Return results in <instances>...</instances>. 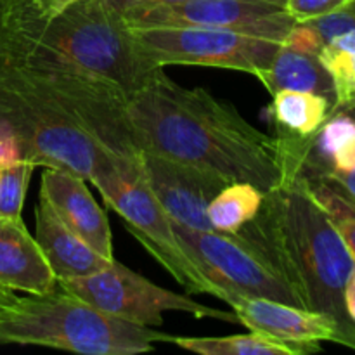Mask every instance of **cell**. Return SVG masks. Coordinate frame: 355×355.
Returning <instances> with one entry per match:
<instances>
[{
  "label": "cell",
  "instance_id": "obj_29",
  "mask_svg": "<svg viewBox=\"0 0 355 355\" xmlns=\"http://www.w3.org/2000/svg\"><path fill=\"white\" fill-rule=\"evenodd\" d=\"M345 309L349 318L355 322V267L345 286Z\"/></svg>",
  "mask_w": 355,
  "mask_h": 355
},
{
  "label": "cell",
  "instance_id": "obj_25",
  "mask_svg": "<svg viewBox=\"0 0 355 355\" xmlns=\"http://www.w3.org/2000/svg\"><path fill=\"white\" fill-rule=\"evenodd\" d=\"M23 159V151L16 134L6 120L0 118V168Z\"/></svg>",
  "mask_w": 355,
  "mask_h": 355
},
{
  "label": "cell",
  "instance_id": "obj_18",
  "mask_svg": "<svg viewBox=\"0 0 355 355\" xmlns=\"http://www.w3.org/2000/svg\"><path fill=\"white\" fill-rule=\"evenodd\" d=\"M172 343L201 355H309L321 352L319 343L284 342L259 331L231 336H173Z\"/></svg>",
  "mask_w": 355,
  "mask_h": 355
},
{
  "label": "cell",
  "instance_id": "obj_12",
  "mask_svg": "<svg viewBox=\"0 0 355 355\" xmlns=\"http://www.w3.org/2000/svg\"><path fill=\"white\" fill-rule=\"evenodd\" d=\"M139 162L149 187L175 224L196 231H214L207 208L231 184L227 179L149 151L139 153Z\"/></svg>",
  "mask_w": 355,
  "mask_h": 355
},
{
  "label": "cell",
  "instance_id": "obj_9",
  "mask_svg": "<svg viewBox=\"0 0 355 355\" xmlns=\"http://www.w3.org/2000/svg\"><path fill=\"white\" fill-rule=\"evenodd\" d=\"M58 286L104 314L148 328H162L165 312L238 322L234 312L208 307L186 295L165 290L116 260L99 272L59 279Z\"/></svg>",
  "mask_w": 355,
  "mask_h": 355
},
{
  "label": "cell",
  "instance_id": "obj_11",
  "mask_svg": "<svg viewBox=\"0 0 355 355\" xmlns=\"http://www.w3.org/2000/svg\"><path fill=\"white\" fill-rule=\"evenodd\" d=\"M286 0H182L125 16L132 26L224 28L283 44L297 21Z\"/></svg>",
  "mask_w": 355,
  "mask_h": 355
},
{
  "label": "cell",
  "instance_id": "obj_17",
  "mask_svg": "<svg viewBox=\"0 0 355 355\" xmlns=\"http://www.w3.org/2000/svg\"><path fill=\"white\" fill-rule=\"evenodd\" d=\"M259 80L270 94L284 89L302 90V92L321 94L331 101L333 106L336 104L333 80L318 55L290 47L286 44H281L269 68Z\"/></svg>",
  "mask_w": 355,
  "mask_h": 355
},
{
  "label": "cell",
  "instance_id": "obj_2",
  "mask_svg": "<svg viewBox=\"0 0 355 355\" xmlns=\"http://www.w3.org/2000/svg\"><path fill=\"white\" fill-rule=\"evenodd\" d=\"M293 290L300 305L331 319L355 350L345 286L355 267L342 234L304 179L266 193L257 217L238 232Z\"/></svg>",
  "mask_w": 355,
  "mask_h": 355
},
{
  "label": "cell",
  "instance_id": "obj_20",
  "mask_svg": "<svg viewBox=\"0 0 355 355\" xmlns=\"http://www.w3.org/2000/svg\"><path fill=\"white\" fill-rule=\"evenodd\" d=\"M266 193L250 182H231L210 201L207 217L214 231L236 236L257 217Z\"/></svg>",
  "mask_w": 355,
  "mask_h": 355
},
{
  "label": "cell",
  "instance_id": "obj_4",
  "mask_svg": "<svg viewBox=\"0 0 355 355\" xmlns=\"http://www.w3.org/2000/svg\"><path fill=\"white\" fill-rule=\"evenodd\" d=\"M173 336L97 311L55 288L17 298L0 312V343L37 345L83 355H135L155 350Z\"/></svg>",
  "mask_w": 355,
  "mask_h": 355
},
{
  "label": "cell",
  "instance_id": "obj_6",
  "mask_svg": "<svg viewBox=\"0 0 355 355\" xmlns=\"http://www.w3.org/2000/svg\"><path fill=\"white\" fill-rule=\"evenodd\" d=\"M0 118L9 123L23 158L35 166L68 170L90 180L114 158L23 69L0 58Z\"/></svg>",
  "mask_w": 355,
  "mask_h": 355
},
{
  "label": "cell",
  "instance_id": "obj_22",
  "mask_svg": "<svg viewBox=\"0 0 355 355\" xmlns=\"http://www.w3.org/2000/svg\"><path fill=\"white\" fill-rule=\"evenodd\" d=\"M309 191L329 215L355 260V205L319 180H307Z\"/></svg>",
  "mask_w": 355,
  "mask_h": 355
},
{
  "label": "cell",
  "instance_id": "obj_7",
  "mask_svg": "<svg viewBox=\"0 0 355 355\" xmlns=\"http://www.w3.org/2000/svg\"><path fill=\"white\" fill-rule=\"evenodd\" d=\"M90 182L104 203L120 215L128 232L186 291L224 298L220 288L205 276L182 246L172 217L149 187L139 159L114 158Z\"/></svg>",
  "mask_w": 355,
  "mask_h": 355
},
{
  "label": "cell",
  "instance_id": "obj_21",
  "mask_svg": "<svg viewBox=\"0 0 355 355\" xmlns=\"http://www.w3.org/2000/svg\"><path fill=\"white\" fill-rule=\"evenodd\" d=\"M335 87V110L347 107L355 99V31L336 35L318 52Z\"/></svg>",
  "mask_w": 355,
  "mask_h": 355
},
{
  "label": "cell",
  "instance_id": "obj_13",
  "mask_svg": "<svg viewBox=\"0 0 355 355\" xmlns=\"http://www.w3.org/2000/svg\"><path fill=\"white\" fill-rule=\"evenodd\" d=\"M224 302L231 305L238 322L246 326L250 331L266 333L284 342H333L342 345V336L335 322L319 312L267 298L246 297L232 291H229Z\"/></svg>",
  "mask_w": 355,
  "mask_h": 355
},
{
  "label": "cell",
  "instance_id": "obj_14",
  "mask_svg": "<svg viewBox=\"0 0 355 355\" xmlns=\"http://www.w3.org/2000/svg\"><path fill=\"white\" fill-rule=\"evenodd\" d=\"M40 196L49 201L66 227L104 259L114 260L110 220L87 189L82 177L68 170L45 168L40 179Z\"/></svg>",
  "mask_w": 355,
  "mask_h": 355
},
{
  "label": "cell",
  "instance_id": "obj_30",
  "mask_svg": "<svg viewBox=\"0 0 355 355\" xmlns=\"http://www.w3.org/2000/svg\"><path fill=\"white\" fill-rule=\"evenodd\" d=\"M17 298H19V297H17V295L14 293L12 290L0 286V312L6 311V309H9L10 305L16 304Z\"/></svg>",
  "mask_w": 355,
  "mask_h": 355
},
{
  "label": "cell",
  "instance_id": "obj_26",
  "mask_svg": "<svg viewBox=\"0 0 355 355\" xmlns=\"http://www.w3.org/2000/svg\"><path fill=\"white\" fill-rule=\"evenodd\" d=\"M82 0H28V6L33 10L35 16L40 17L42 21H51L52 17L59 16L62 10Z\"/></svg>",
  "mask_w": 355,
  "mask_h": 355
},
{
  "label": "cell",
  "instance_id": "obj_27",
  "mask_svg": "<svg viewBox=\"0 0 355 355\" xmlns=\"http://www.w3.org/2000/svg\"><path fill=\"white\" fill-rule=\"evenodd\" d=\"M319 182L329 186L336 193L342 194L345 200H349L350 203L355 205V170L349 173H342V175H333L326 180H319Z\"/></svg>",
  "mask_w": 355,
  "mask_h": 355
},
{
  "label": "cell",
  "instance_id": "obj_19",
  "mask_svg": "<svg viewBox=\"0 0 355 355\" xmlns=\"http://www.w3.org/2000/svg\"><path fill=\"white\" fill-rule=\"evenodd\" d=\"M335 106L328 97L302 90H277L272 94L270 118L276 137L309 139L328 120Z\"/></svg>",
  "mask_w": 355,
  "mask_h": 355
},
{
  "label": "cell",
  "instance_id": "obj_5",
  "mask_svg": "<svg viewBox=\"0 0 355 355\" xmlns=\"http://www.w3.org/2000/svg\"><path fill=\"white\" fill-rule=\"evenodd\" d=\"M0 58L23 69L99 148L120 158L139 159L123 90L42 45L7 35H0Z\"/></svg>",
  "mask_w": 355,
  "mask_h": 355
},
{
  "label": "cell",
  "instance_id": "obj_31",
  "mask_svg": "<svg viewBox=\"0 0 355 355\" xmlns=\"http://www.w3.org/2000/svg\"><path fill=\"white\" fill-rule=\"evenodd\" d=\"M340 110H342V107H340ZM345 110H350V111H352V113L355 114V99H354V103L350 104V106H347V107H345Z\"/></svg>",
  "mask_w": 355,
  "mask_h": 355
},
{
  "label": "cell",
  "instance_id": "obj_15",
  "mask_svg": "<svg viewBox=\"0 0 355 355\" xmlns=\"http://www.w3.org/2000/svg\"><path fill=\"white\" fill-rule=\"evenodd\" d=\"M0 286L28 295L58 288V277L23 218L0 217Z\"/></svg>",
  "mask_w": 355,
  "mask_h": 355
},
{
  "label": "cell",
  "instance_id": "obj_24",
  "mask_svg": "<svg viewBox=\"0 0 355 355\" xmlns=\"http://www.w3.org/2000/svg\"><path fill=\"white\" fill-rule=\"evenodd\" d=\"M349 0H286V12L293 17L297 23L314 19V17L328 14L338 9Z\"/></svg>",
  "mask_w": 355,
  "mask_h": 355
},
{
  "label": "cell",
  "instance_id": "obj_28",
  "mask_svg": "<svg viewBox=\"0 0 355 355\" xmlns=\"http://www.w3.org/2000/svg\"><path fill=\"white\" fill-rule=\"evenodd\" d=\"M125 16H134V14L142 12V10L153 9L158 6H168V3L182 2V0H111Z\"/></svg>",
  "mask_w": 355,
  "mask_h": 355
},
{
  "label": "cell",
  "instance_id": "obj_33",
  "mask_svg": "<svg viewBox=\"0 0 355 355\" xmlns=\"http://www.w3.org/2000/svg\"><path fill=\"white\" fill-rule=\"evenodd\" d=\"M0 175H2V168H0Z\"/></svg>",
  "mask_w": 355,
  "mask_h": 355
},
{
  "label": "cell",
  "instance_id": "obj_1",
  "mask_svg": "<svg viewBox=\"0 0 355 355\" xmlns=\"http://www.w3.org/2000/svg\"><path fill=\"white\" fill-rule=\"evenodd\" d=\"M127 114L139 151H149L263 193L284 184L274 135L253 127L234 104L205 89H187L159 71L128 97Z\"/></svg>",
  "mask_w": 355,
  "mask_h": 355
},
{
  "label": "cell",
  "instance_id": "obj_16",
  "mask_svg": "<svg viewBox=\"0 0 355 355\" xmlns=\"http://www.w3.org/2000/svg\"><path fill=\"white\" fill-rule=\"evenodd\" d=\"M35 239L58 281L99 272L114 262L104 259L71 229L66 227L40 194L35 207Z\"/></svg>",
  "mask_w": 355,
  "mask_h": 355
},
{
  "label": "cell",
  "instance_id": "obj_3",
  "mask_svg": "<svg viewBox=\"0 0 355 355\" xmlns=\"http://www.w3.org/2000/svg\"><path fill=\"white\" fill-rule=\"evenodd\" d=\"M0 35L42 45L128 97L163 69L146 58L134 28L111 0H82L51 21L35 16L28 0H3Z\"/></svg>",
  "mask_w": 355,
  "mask_h": 355
},
{
  "label": "cell",
  "instance_id": "obj_8",
  "mask_svg": "<svg viewBox=\"0 0 355 355\" xmlns=\"http://www.w3.org/2000/svg\"><path fill=\"white\" fill-rule=\"evenodd\" d=\"M132 28L144 55L158 68L205 66L234 69L260 78L281 47V42L224 28Z\"/></svg>",
  "mask_w": 355,
  "mask_h": 355
},
{
  "label": "cell",
  "instance_id": "obj_10",
  "mask_svg": "<svg viewBox=\"0 0 355 355\" xmlns=\"http://www.w3.org/2000/svg\"><path fill=\"white\" fill-rule=\"evenodd\" d=\"M175 232L205 276L220 288L224 293L222 302L229 291H232L302 307L297 295L283 277L239 234L225 236L217 231H196L179 224H175Z\"/></svg>",
  "mask_w": 355,
  "mask_h": 355
},
{
  "label": "cell",
  "instance_id": "obj_32",
  "mask_svg": "<svg viewBox=\"0 0 355 355\" xmlns=\"http://www.w3.org/2000/svg\"><path fill=\"white\" fill-rule=\"evenodd\" d=\"M2 6H3V0H0V10H2Z\"/></svg>",
  "mask_w": 355,
  "mask_h": 355
},
{
  "label": "cell",
  "instance_id": "obj_23",
  "mask_svg": "<svg viewBox=\"0 0 355 355\" xmlns=\"http://www.w3.org/2000/svg\"><path fill=\"white\" fill-rule=\"evenodd\" d=\"M33 170L35 165L26 158L3 166L2 175H0V217L21 218Z\"/></svg>",
  "mask_w": 355,
  "mask_h": 355
}]
</instances>
